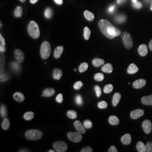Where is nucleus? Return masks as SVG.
<instances>
[{
  "instance_id": "nucleus-1",
  "label": "nucleus",
  "mask_w": 152,
  "mask_h": 152,
  "mask_svg": "<svg viewBox=\"0 0 152 152\" xmlns=\"http://www.w3.org/2000/svg\"><path fill=\"white\" fill-rule=\"evenodd\" d=\"M99 29L104 35L109 39H113L121 35V30L115 27L109 21L102 19L99 22Z\"/></svg>"
},
{
  "instance_id": "nucleus-2",
  "label": "nucleus",
  "mask_w": 152,
  "mask_h": 152,
  "mask_svg": "<svg viewBox=\"0 0 152 152\" xmlns=\"http://www.w3.org/2000/svg\"><path fill=\"white\" fill-rule=\"evenodd\" d=\"M28 32L31 37L34 39L38 38L40 35V28L36 22L32 20L28 25Z\"/></svg>"
},
{
  "instance_id": "nucleus-3",
  "label": "nucleus",
  "mask_w": 152,
  "mask_h": 152,
  "mask_svg": "<svg viewBox=\"0 0 152 152\" xmlns=\"http://www.w3.org/2000/svg\"><path fill=\"white\" fill-rule=\"evenodd\" d=\"M43 136L42 131L38 130L32 129L26 131L25 134V138L30 140H36L41 139Z\"/></svg>"
},
{
  "instance_id": "nucleus-4",
  "label": "nucleus",
  "mask_w": 152,
  "mask_h": 152,
  "mask_svg": "<svg viewBox=\"0 0 152 152\" xmlns=\"http://www.w3.org/2000/svg\"><path fill=\"white\" fill-rule=\"evenodd\" d=\"M51 54V45L48 41L43 42L40 48V54L43 59H48Z\"/></svg>"
},
{
  "instance_id": "nucleus-5",
  "label": "nucleus",
  "mask_w": 152,
  "mask_h": 152,
  "mask_svg": "<svg viewBox=\"0 0 152 152\" xmlns=\"http://www.w3.org/2000/svg\"><path fill=\"white\" fill-rule=\"evenodd\" d=\"M122 40L125 47L128 49H131L133 46V41L131 35L127 32H124L122 33Z\"/></svg>"
},
{
  "instance_id": "nucleus-6",
  "label": "nucleus",
  "mask_w": 152,
  "mask_h": 152,
  "mask_svg": "<svg viewBox=\"0 0 152 152\" xmlns=\"http://www.w3.org/2000/svg\"><path fill=\"white\" fill-rule=\"evenodd\" d=\"M55 151L58 152H66L68 148L67 143L63 141H57L53 143Z\"/></svg>"
},
{
  "instance_id": "nucleus-7",
  "label": "nucleus",
  "mask_w": 152,
  "mask_h": 152,
  "mask_svg": "<svg viewBox=\"0 0 152 152\" xmlns=\"http://www.w3.org/2000/svg\"><path fill=\"white\" fill-rule=\"evenodd\" d=\"M68 138L74 143H79L82 139V136L79 132L73 133V132H69L67 134Z\"/></svg>"
},
{
  "instance_id": "nucleus-8",
  "label": "nucleus",
  "mask_w": 152,
  "mask_h": 152,
  "mask_svg": "<svg viewBox=\"0 0 152 152\" xmlns=\"http://www.w3.org/2000/svg\"><path fill=\"white\" fill-rule=\"evenodd\" d=\"M14 56L17 62L19 63H22L25 59V55L23 52L20 49H16L14 51Z\"/></svg>"
},
{
  "instance_id": "nucleus-9",
  "label": "nucleus",
  "mask_w": 152,
  "mask_h": 152,
  "mask_svg": "<svg viewBox=\"0 0 152 152\" xmlns=\"http://www.w3.org/2000/svg\"><path fill=\"white\" fill-rule=\"evenodd\" d=\"M142 128L146 134H150L152 132V125L151 122L146 120L142 123Z\"/></svg>"
},
{
  "instance_id": "nucleus-10",
  "label": "nucleus",
  "mask_w": 152,
  "mask_h": 152,
  "mask_svg": "<svg viewBox=\"0 0 152 152\" xmlns=\"http://www.w3.org/2000/svg\"><path fill=\"white\" fill-rule=\"evenodd\" d=\"M73 125L76 130L81 134H84L86 133V128L84 125L79 121H76L74 122Z\"/></svg>"
},
{
  "instance_id": "nucleus-11",
  "label": "nucleus",
  "mask_w": 152,
  "mask_h": 152,
  "mask_svg": "<svg viewBox=\"0 0 152 152\" xmlns=\"http://www.w3.org/2000/svg\"><path fill=\"white\" fill-rule=\"evenodd\" d=\"M144 112L143 109H137L134 110L132 111L130 113V117L132 119L136 120L139 118L141 117V116L144 115Z\"/></svg>"
},
{
  "instance_id": "nucleus-12",
  "label": "nucleus",
  "mask_w": 152,
  "mask_h": 152,
  "mask_svg": "<svg viewBox=\"0 0 152 152\" xmlns=\"http://www.w3.org/2000/svg\"><path fill=\"white\" fill-rule=\"evenodd\" d=\"M146 85V81L144 79H139L134 81L133 86L135 89H139L144 87Z\"/></svg>"
},
{
  "instance_id": "nucleus-13",
  "label": "nucleus",
  "mask_w": 152,
  "mask_h": 152,
  "mask_svg": "<svg viewBox=\"0 0 152 152\" xmlns=\"http://www.w3.org/2000/svg\"><path fill=\"white\" fill-rule=\"evenodd\" d=\"M138 53H139V55L141 56H146L148 53V48H147L146 45H145V44L140 45L138 48Z\"/></svg>"
},
{
  "instance_id": "nucleus-14",
  "label": "nucleus",
  "mask_w": 152,
  "mask_h": 152,
  "mask_svg": "<svg viewBox=\"0 0 152 152\" xmlns=\"http://www.w3.org/2000/svg\"><path fill=\"white\" fill-rule=\"evenodd\" d=\"M122 143L124 145H129L131 142V136L130 134H126L124 135L121 139Z\"/></svg>"
},
{
  "instance_id": "nucleus-15",
  "label": "nucleus",
  "mask_w": 152,
  "mask_h": 152,
  "mask_svg": "<svg viewBox=\"0 0 152 152\" xmlns=\"http://www.w3.org/2000/svg\"><path fill=\"white\" fill-rule=\"evenodd\" d=\"M55 90L53 88H48L45 89L43 91V94L42 97H50L55 94Z\"/></svg>"
},
{
  "instance_id": "nucleus-16",
  "label": "nucleus",
  "mask_w": 152,
  "mask_h": 152,
  "mask_svg": "<svg viewBox=\"0 0 152 152\" xmlns=\"http://www.w3.org/2000/svg\"><path fill=\"white\" fill-rule=\"evenodd\" d=\"M141 103L144 105L152 106V95L143 97L141 98Z\"/></svg>"
},
{
  "instance_id": "nucleus-17",
  "label": "nucleus",
  "mask_w": 152,
  "mask_h": 152,
  "mask_svg": "<svg viewBox=\"0 0 152 152\" xmlns=\"http://www.w3.org/2000/svg\"><path fill=\"white\" fill-rule=\"evenodd\" d=\"M139 71V68L135 64L132 63L131 64L128 69V74H133L135 73H137Z\"/></svg>"
},
{
  "instance_id": "nucleus-18",
  "label": "nucleus",
  "mask_w": 152,
  "mask_h": 152,
  "mask_svg": "<svg viewBox=\"0 0 152 152\" xmlns=\"http://www.w3.org/2000/svg\"><path fill=\"white\" fill-rule=\"evenodd\" d=\"M121 98V95L120 93L116 92L114 94L112 98V104L114 107H116L117 105V104L120 102Z\"/></svg>"
},
{
  "instance_id": "nucleus-19",
  "label": "nucleus",
  "mask_w": 152,
  "mask_h": 152,
  "mask_svg": "<svg viewBox=\"0 0 152 152\" xmlns=\"http://www.w3.org/2000/svg\"><path fill=\"white\" fill-rule=\"evenodd\" d=\"M63 50H64V48L63 46H59L55 49V51L54 53V56L55 58L58 59L61 57V55L63 52Z\"/></svg>"
},
{
  "instance_id": "nucleus-20",
  "label": "nucleus",
  "mask_w": 152,
  "mask_h": 152,
  "mask_svg": "<svg viewBox=\"0 0 152 152\" xmlns=\"http://www.w3.org/2000/svg\"><path fill=\"white\" fill-rule=\"evenodd\" d=\"M14 99L18 102H22L24 100L25 97L24 95L20 92H17L14 94Z\"/></svg>"
},
{
  "instance_id": "nucleus-21",
  "label": "nucleus",
  "mask_w": 152,
  "mask_h": 152,
  "mask_svg": "<svg viewBox=\"0 0 152 152\" xmlns=\"http://www.w3.org/2000/svg\"><path fill=\"white\" fill-rule=\"evenodd\" d=\"M102 71L107 73H110L113 71V67L112 65L110 63H107L106 64H104L102 68Z\"/></svg>"
},
{
  "instance_id": "nucleus-22",
  "label": "nucleus",
  "mask_w": 152,
  "mask_h": 152,
  "mask_svg": "<svg viewBox=\"0 0 152 152\" xmlns=\"http://www.w3.org/2000/svg\"><path fill=\"white\" fill-rule=\"evenodd\" d=\"M136 149L139 152H147L146 146L143 142L139 141L136 144Z\"/></svg>"
},
{
  "instance_id": "nucleus-23",
  "label": "nucleus",
  "mask_w": 152,
  "mask_h": 152,
  "mask_svg": "<svg viewBox=\"0 0 152 152\" xmlns=\"http://www.w3.org/2000/svg\"><path fill=\"white\" fill-rule=\"evenodd\" d=\"M104 63H105V61L103 59H99V58H95L92 61V63L93 66L95 67H100L101 66L103 65Z\"/></svg>"
},
{
  "instance_id": "nucleus-24",
  "label": "nucleus",
  "mask_w": 152,
  "mask_h": 152,
  "mask_svg": "<svg viewBox=\"0 0 152 152\" xmlns=\"http://www.w3.org/2000/svg\"><path fill=\"white\" fill-rule=\"evenodd\" d=\"M61 77H62V71L58 68L55 69L53 71V78L55 79L59 80L61 79Z\"/></svg>"
},
{
  "instance_id": "nucleus-25",
  "label": "nucleus",
  "mask_w": 152,
  "mask_h": 152,
  "mask_svg": "<svg viewBox=\"0 0 152 152\" xmlns=\"http://www.w3.org/2000/svg\"><path fill=\"white\" fill-rule=\"evenodd\" d=\"M19 63H16L14 61H12L11 63V68L12 71L15 72H19L21 70V66L19 64Z\"/></svg>"
},
{
  "instance_id": "nucleus-26",
  "label": "nucleus",
  "mask_w": 152,
  "mask_h": 152,
  "mask_svg": "<svg viewBox=\"0 0 152 152\" xmlns=\"http://www.w3.org/2000/svg\"><path fill=\"white\" fill-rule=\"evenodd\" d=\"M109 123L112 125H118V123H120V120L119 119L115 116H110L109 118Z\"/></svg>"
},
{
  "instance_id": "nucleus-27",
  "label": "nucleus",
  "mask_w": 152,
  "mask_h": 152,
  "mask_svg": "<svg viewBox=\"0 0 152 152\" xmlns=\"http://www.w3.org/2000/svg\"><path fill=\"white\" fill-rule=\"evenodd\" d=\"M23 15V9L21 6H17L14 11V16L16 18H20Z\"/></svg>"
},
{
  "instance_id": "nucleus-28",
  "label": "nucleus",
  "mask_w": 152,
  "mask_h": 152,
  "mask_svg": "<svg viewBox=\"0 0 152 152\" xmlns=\"http://www.w3.org/2000/svg\"><path fill=\"white\" fill-rule=\"evenodd\" d=\"M10 123L9 120L7 118H5L4 120H3V121L2 122V123H1L2 128L4 130H7L10 128Z\"/></svg>"
},
{
  "instance_id": "nucleus-29",
  "label": "nucleus",
  "mask_w": 152,
  "mask_h": 152,
  "mask_svg": "<svg viewBox=\"0 0 152 152\" xmlns=\"http://www.w3.org/2000/svg\"><path fill=\"white\" fill-rule=\"evenodd\" d=\"M84 16L85 18L89 21H92L94 19V14L88 10H85L84 12Z\"/></svg>"
},
{
  "instance_id": "nucleus-30",
  "label": "nucleus",
  "mask_w": 152,
  "mask_h": 152,
  "mask_svg": "<svg viewBox=\"0 0 152 152\" xmlns=\"http://www.w3.org/2000/svg\"><path fill=\"white\" fill-rule=\"evenodd\" d=\"M0 113H1V116L3 118H6L7 116V108H6V106L4 104H2L1 105V108H0Z\"/></svg>"
},
{
  "instance_id": "nucleus-31",
  "label": "nucleus",
  "mask_w": 152,
  "mask_h": 152,
  "mask_svg": "<svg viewBox=\"0 0 152 152\" xmlns=\"http://www.w3.org/2000/svg\"><path fill=\"white\" fill-rule=\"evenodd\" d=\"M90 35H91V30L87 27H85L84 30V37L86 40H89Z\"/></svg>"
},
{
  "instance_id": "nucleus-32",
  "label": "nucleus",
  "mask_w": 152,
  "mask_h": 152,
  "mask_svg": "<svg viewBox=\"0 0 152 152\" xmlns=\"http://www.w3.org/2000/svg\"><path fill=\"white\" fill-rule=\"evenodd\" d=\"M34 116H35V114L33 112H26L24 115V118L25 120L30 121L34 118Z\"/></svg>"
},
{
  "instance_id": "nucleus-33",
  "label": "nucleus",
  "mask_w": 152,
  "mask_h": 152,
  "mask_svg": "<svg viewBox=\"0 0 152 152\" xmlns=\"http://www.w3.org/2000/svg\"><path fill=\"white\" fill-rule=\"evenodd\" d=\"M67 115L68 117L71 118V119H75L77 117V114L76 112H75L74 110H72L68 111L67 113Z\"/></svg>"
},
{
  "instance_id": "nucleus-34",
  "label": "nucleus",
  "mask_w": 152,
  "mask_h": 152,
  "mask_svg": "<svg viewBox=\"0 0 152 152\" xmlns=\"http://www.w3.org/2000/svg\"><path fill=\"white\" fill-rule=\"evenodd\" d=\"M89 65L87 63H83L82 64H81V65L79 66V72L80 73H84V72H85L86 71H87V69H88Z\"/></svg>"
},
{
  "instance_id": "nucleus-35",
  "label": "nucleus",
  "mask_w": 152,
  "mask_h": 152,
  "mask_svg": "<svg viewBox=\"0 0 152 152\" xmlns=\"http://www.w3.org/2000/svg\"><path fill=\"white\" fill-rule=\"evenodd\" d=\"M126 18L123 15H119L115 18V20L118 23H122L126 21Z\"/></svg>"
},
{
  "instance_id": "nucleus-36",
  "label": "nucleus",
  "mask_w": 152,
  "mask_h": 152,
  "mask_svg": "<svg viewBox=\"0 0 152 152\" xmlns=\"http://www.w3.org/2000/svg\"><path fill=\"white\" fill-rule=\"evenodd\" d=\"M74 100H75V103L77 104L78 105H82L83 103H84L82 97L80 95H76V97H75Z\"/></svg>"
},
{
  "instance_id": "nucleus-37",
  "label": "nucleus",
  "mask_w": 152,
  "mask_h": 152,
  "mask_svg": "<svg viewBox=\"0 0 152 152\" xmlns=\"http://www.w3.org/2000/svg\"><path fill=\"white\" fill-rule=\"evenodd\" d=\"M113 90V86L111 84L105 86L104 88V92L106 94H109Z\"/></svg>"
},
{
  "instance_id": "nucleus-38",
  "label": "nucleus",
  "mask_w": 152,
  "mask_h": 152,
  "mask_svg": "<svg viewBox=\"0 0 152 152\" xmlns=\"http://www.w3.org/2000/svg\"><path fill=\"white\" fill-rule=\"evenodd\" d=\"M104 79V76L102 73H97L95 74V75L94 76V79L99 82L102 81Z\"/></svg>"
},
{
  "instance_id": "nucleus-39",
  "label": "nucleus",
  "mask_w": 152,
  "mask_h": 152,
  "mask_svg": "<svg viewBox=\"0 0 152 152\" xmlns=\"http://www.w3.org/2000/svg\"><path fill=\"white\" fill-rule=\"evenodd\" d=\"M45 16L47 19H50L53 16V12L50 8H47L45 11Z\"/></svg>"
},
{
  "instance_id": "nucleus-40",
  "label": "nucleus",
  "mask_w": 152,
  "mask_h": 152,
  "mask_svg": "<svg viewBox=\"0 0 152 152\" xmlns=\"http://www.w3.org/2000/svg\"><path fill=\"white\" fill-rule=\"evenodd\" d=\"M97 106L100 109H105L108 107V104L105 101H102L98 103Z\"/></svg>"
},
{
  "instance_id": "nucleus-41",
  "label": "nucleus",
  "mask_w": 152,
  "mask_h": 152,
  "mask_svg": "<svg viewBox=\"0 0 152 152\" xmlns=\"http://www.w3.org/2000/svg\"><path fill=\"white\" fill-rule=\"evenodd\" d=\"M94 90L95 91L97 97H100L102 95V89H101V88L99 86H95L94 87Z\"/></svg>"
},
{
  "instance_id": "nucleus-42",
  "label": "nucleus",
  "mask_w": 152,
  "mask_h": 152,
  "mask_svg": "<svg viewBox=\"0 0 152 152\" xmlns=\"http://www.w3.org/2000/svg\"><path fill=\"white\" fill-rule=\"evenodd\" d=\"M82 86H83V83L81 81H78L74 84L73 87L75 90H79Z\"/></svg>"
},
{
  "instance_id": "nucleus-43",
  "label": "nucleus",
  "mask_w": 152,
  "mask_h": 152,
  "mask_svg": "<svg viewBox=\"0 0 152 152\" xmlns=\"http://www.w3.org/2000/svg\"><path fill=\"white\" fill-rule=\"evenodd\" d=\"M84 125L86 128H90L92 127V123L91 122V121L87 120L84 122Z\"/></svg>"
},
{
  "instance_id": "nucleus-44",
  "label": "nucleus",
  "mask_w": 152,
  "mask_h": 152,
  "mask_svg": "<svg viewBox=\"0 0 152 152\" xmlns=\"http://www.w3.org/2000/svg\"><path fill=\"white\" fill-rule=\"evenodd\" d=\"M147 152H152V142L148 141L146 144Z\"/></svg>"
},
{
  "instance_id": "nucleus-45",
  "label": "nucleus",
  "mask_w": 152,
  "mask_h": 152,
  "mask_svg": "<svg viewBox=\"0 0 152 152\" xmlns=\"http://www.w3.org/2000/svg\"><path fill=\"white\" fill-rule=\"evenodd\" d=\"M56 101L59 103H61L63 102V95L61 94H59L57 95V97H56Z\"/></svg>"
},
{
  "instance_id": "nucleus-46",
  "label": "nucleus",
  "mask_w": 152,
  "mask_h": 152,
  "mask_svg": "<svg viewBox=\"0 0 152 152\" xmlns=\"http://www.w3.org/2000/svg\"><path fill=\"white\" fill-rule=\"evenodd\" d=\"M93 151L92 148L90 146H87L84 148L81 151V152H92Z\"/></svg>"
},
{
  "instance_id": "nucleus-47",
  "label": "nucleus",
  "mask_w": 152,
  "mask_h": 152,
  "mask_svg": "<svg viewBox=\"0 0 152 152\" xmlns=\"http://www.w3.org/2000/svg\"><path fill=\"white\" fill-rule=\"evenodd\" d=\"M133 6L135 9H141L142 7V4L140 3V2L137 1L136 2L133 3Z\"/></svg>"
},
{
  "instance_id": "nucleus-48",
  "label": "nucleus",
  "mask_w": 152,
  "mask_h": 152,
  "mask_svg": "<svg viewBox=\"0 0 152 152\" xmlns=\"http://www.w3.org/2000/svg\"><path fill=\"white\" fill-rule=\"evenodd\" d=\"M115 9H116V5H110V6L109 7V8H108V12H110V13H112V12H113L115 10Z\"/></svg>"
},
{
  "instance_id": "nucleus-49",
  "label": "nucleus",
  "mask_w": 152,
  "mask_h": 152,
  "mask_svg": "<svg viewBox=\"0 0 152 152\" xmlns=\"http://www.w3.org/2000/svg\"><path fill=\"white\" fill-rule=\"evenodd\" d=\"M108 152H117L118 151L116 148V147L114 146H110L108 150Z\"/></svg>"
},
{
  "instance_id": "nucleus-50",
  "label": "nucleus",
  "mask_w": 152,
  "mask_h": 152,
  "mask_svg": "<svg viewBox=\"0 0 152 152\" xmlns=\"http://www.w3.org/2000/svg\"><path fill=\"white\" fill-rule=\"evenodd\" d=\"M0 42H1V45H4V46H5V40L4 39V38L3 37V36H2V35L1 34L0 35Z\"/></svg>"
},
{
  "instance_id": "nucleus-51",
  "label": "nucleus",
  "mask_w": 152,
  "mask_h": 152,
  "mask_svg": "<svg viewBox=\"0 0 152 152\" xmlns=\"http://www.w3.org/2000/svg\"><path fill=\"white\" fill-rule=\"evenodd\" d=\"M0 51H1V53H4L5 51H6V48H5V46H4V45H1L0 46Z\"/></svg>"
},
{
  "instance_id": "nucleus-52",
  "label": "nucleus",
  "mask_w": 152,
  "mask_h": 152,
  "mask_svg": "<svg viewBox=\"0 0 152 152\" xmlns=\"http://www.w3.org/2000/svg\"><path fill=\"white\" fill-rule=\"evenodd\" d=\"M54 2L56 4L59 5H61L63 4V0H54Z\"/></svg>"
},
{
  "instance_id": "nucleus-53",
  "label": "nucleus",
  "mask_w": 152,
  "mask_h": 152,
  "mask_svg": "<svg viewBox=\"0 0 152 152\" xmlns=\"http://www.w3.org/2000/svg\"><path fill=\"white\" fill-rule=\"evenodd\" d=\"M125 1H126V0H117V4H119V5L122 4L124 3Z\"/></svg>"
},
{
  "instance_id": "nucleus-54",
  "label": "nucleus",
  "mask_w": 152,
  "mask_h": 152,
  "mask_svg": "<svg viewBox=\"0 0 152 152\" xmlns=\"http://www.w3.org/2000/svg\"><path fill=\"white\" fill-rule=\"evenodd\" d=\"M149 49L151 50V51H152V39L149 43Z\"/></svg>"
},
{
  "instance_id": "nucleus-55",
  "label": "nucleus",
  "mask_w": 152,
  "mask_h": 152,
  "mask_svg": "<svg viewBox=\"0 0 152 152\" xmlns=\"http://www.w3.org/2000/svg\"><path fill=\"white\" fill-rule=\"evenodd\" d=\"M38 1V0H30V2L32 4H36Z\"/></svg>"
},
{
  "instance_id": "nucleus-56",
  "label": "nucleus",
  "mask_w": 152,
  "mask_h": 152,
  "mask_svg": "<svg viewBox=\"0 0 152 152\" xmlns=\"http://www.w3.org/2000/svg\"><path fill=\"white\" fill-rule=\"evenodd\" d=\"M132 1V2H133V3H135V2H136L138 1L137 0H131Z\"/></svg>"
},
{
  "instance_id": "nucleus-57",
  "label": "nucleus",
  "mask_w": 152,
  "mask_h": 152,
  "mask_svg": "<svg viewBox=\"0 0 152 152\" xmlns=\"http://www.w3.org/2000/svg\"><path fill=\"white\" fill-rule=\"evenodd\" d=\"M20 2H25V1H26V0H19Z\"/></svg>"
},
{
  "instance_id": "nucleus-58",
  "label": "nucleus",
  "mask_w": 152,
  "mask_h": 152,
  "mask_svg": "<svg viewBox=\"0 0 152 152\" xmlns=\"http://www.w3.org/2000/svg\"><path fill=\"white\" fill-rule=\"evenodd\" d=\"M55 151H53V150H50L49 151V152H54Z\"/></svg>"
},
{
  "instance_id": "nucleus-59",
  "label": "nucleus",
  "mask_w": 152,
  "mask_h": 152,
  "mask_svg": "<svg viewBox=\"0 0 152 152\" xmlns=\"http://www.w3.org/2000/svg\"><path fill=\"white\" fill-rule=\"evenodd\" d=\"M151 10L152 11V5H151Z\"/></svg>"
},
{
  "instance_id": "nucleus-60",
  "label": "nucleus",
  "mask_w": 152,
  "mask_h": 152,
  "mask_svg": "<svg viewBox=\"0 0 152 152\" xmlns=\"http://www.w3.org/2000/svg\"><path fill=\"white\" fill-rule=\"evenodd\" d=\"M148 1H150V0H148Z\"/></svg>"
}]
</instances>
